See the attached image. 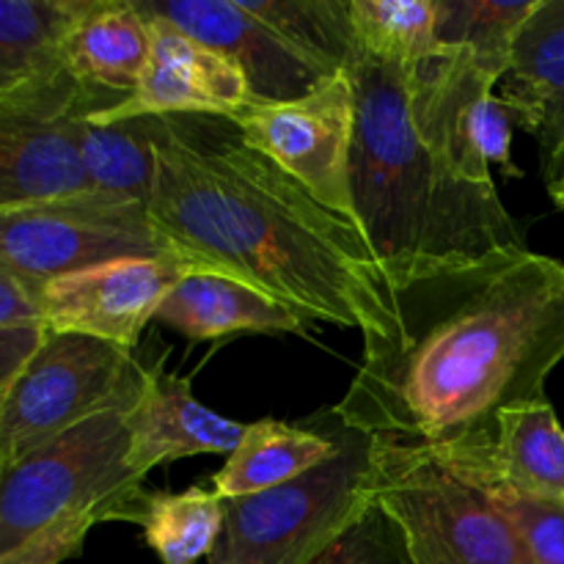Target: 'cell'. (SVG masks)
<instances>
[{"label":"cell","mask_w":564,"mask_h":564,"mask_svg":"<svg viewBox=\"0 0 564 564\" xmlns=\"http://www.w3.org/2000/svg\"><path fill=\"white\" fill-rule=\"evenodd\" d=\"M477 488H482L510 518L534 564H564V501L534 499L501 485H477Z\"/></svg>","instance_id":"484cf974"},{"label":"cell","mask_w":564,"mask_h":564,"mask_svg":"<svg viewBox=\"0 0 564 564\" xmlns=\"http://www.w3.org/2000/svg\"><path fill=\"white\" fill-rule=\"evenodd\" d=\"M75 138L94 193L147 204L154 180L152 116L97 124L83 113Z\"/></svg>","instance_id":"44dd1931"},{"label":"cell","mask_w":564,"mask_h":564,"mask_svg":"<svg viewBox=\"0 0 564 564\" xmlns=\"http://www.w3.org/2000/svg\"><path fill=\"white\" fill-rule=\"evenodd\" d=\"M389 312L334 419L427 455L474 449L507 408L545 400L564 358V264L529 248L444 264L391 284Z\"/></svg>","instance_id":"6da1fadb"},{"label":"cell","mask_w":564,"mask_h":564,"mask_svg":"<svg viewBox=\"0 0 564 564\" xmlns=\"http://www.w3.org/2000/svg\"><path fill=\"white\" fill-rule=\"evenodd\" d=\"M413 66L380 61L356 44L347 61L356 91V224L386 286L444 264L527 248L496 185L463 176L430 132Z\"/></svg>","instance_id":"3957f363"},{"label":"cell","mask_w":564,"mask_h":564,"mask_svg":"<svg viewBox=\"0 0 564 564\" xmlns=\"http://www.w3.org/2000/svg\"><path fill=\"white\" fill-rule=\"evenodd\" d=\"M224 518L226 499L202 485H191L182 494L135 488L102 512V523H135L163 564L209 560L224 532Z\"/></svg>","instance_id":"d6986e66"},{"label":"cell","mask_w":564,"mask_h":564,"mask_svg":"<svg viewBox=\"0 0 564 564\" xmlns=\"http://www.w3.org/2000/svg\"><path fill=\"white\" fill-rule=\"evenodd\" d=\"M427 457L474 485L564 501V430L549 400L507 408L490 444Z\"/></svg>","instance_id":"5bb4252c"},{"label":"cell","mask_w":564,"mask_h":564,"mask_svg":"<svg viewBox=\"0 0 564 564\" xmlns=\"http://www.w3.org/2000/svg\"><path fill=\"white\" fill-rule=\"evenodd\" d=\"M501 99L540 147L543 176L564 158V0H543L512 47Z\"/></svg>","instance_id":"2e32d148"},{"label":"cell","mask_w":564,"mask_h":564,"mask_svg":"<svg viewBox=\"0 0 564 564\" xmlns=\"http://www.w3.org/2000/svg\"><path fill=\"white\" fill-rule=\"evenodd\" d=\"M372 496L400 527L411 564H534L494 499L422 452L375 441Z\"/></svg>","instance_id":"5b68a950"},{"label":"cell","mask_w":564,"mask_h":564,"mask_svg":"<svg viewBox=\"0 0 564 564\" xmlns=\"http://www.w3.org/2000/svg\"><path fill=\"white\" fill-rule=\"evenodd\" d=\"M47 336V325L0 328V402Z\"/></svg>","instance_id":"f546056e"},{"label":"cell","mask_w":564,"mask_h":564,"mask_svg":"<svg viewBox=\"0 0 564 564\" xmlns=\"http://www.w3.org/2000/svg\"><path fill=\"white\" fill-rule=\"evenodd\" d=\"M248 11L273 25L281 36L339 75L352 53L350 0H242Z\"/></svg>","instance_id":"d4e9b609"},{"label":"cell","mask_w":564,"mask_h":564,"mask_svg":"<svg viewBox=\"0 0 564 564\" xmlns=\"http://www.w3.org/2000/svg\"><path fill=\"white\" fill-rule=\"evenodd\" d=\"M149 22V58L138 88L121 105L88 113L97 124L141 116H215L235 119L257 102L248 77L231 58L207 47L174 22L135 0Z\"/></svg>","instance_id":"7c38bea8"},{"label":"cell","mask_w":564,"mask_h":564,"mask_svg":"<svg viewBox=\"0 0 564 564\" xmlns=\"http://www.w3.org/2000/svg\"><path fill=\"white\" fill-rule=\"evenodd\" d=\"M545 187H549V196L554 202V207L564 213V158L556 163L554 171L545 174Z\"/></svg>","instance_id":"4dcf8cb0"},{"label":"cell","mask_w":564,"mask_h":564,"mask_svg":"<svg viewBox=\"0 0 564 564\" xmlns=\"http://www.w3.org/2000/svg\"><path fill=\"white\" fill-rule=\"evenodd\" d=\"M124 416L102 413L0 471V560L55 523L102 512L143 488L127 463Z\"/></svg>","instance_id":"52a82bcc"},{"label":"cell","mask_w":564,"mask_h":564,"mask_svg":"<svg viewBox=\"0 0 564 564\" xmlns=\"http://www.w3.org/2000/svg\"><path fill=\"white\" fill-rule=\"evenodd\" d=\"M149 58V22L135 0H86L61 44V64L99 91L130 97Z\"/></svg>","instance_id":"ac0fdd59"},{"label":"cell","mask_w":564,"mask_h":564,"mask_svg":"<svg viewBox=\"0 0 564 564\" xmlns=\"http://www.w3.org/2000/svg\"><path fill=\"white\" fill-rule=\"evenodd\" d=\"M124 97L83 86L64 64L0 97V209L94 193L75 124Z\"/></svg>","instance_id":"ba28073f"},{"label":"cell","mask_w":564,"mask_h":564,"mask_svg":"<svg viewBox=\"0 0 564 564\" xmlns=\"http://www.w3.org/2000/svg\"><path fill=\"white\" fill-rule=\"evenodd\" d=\"M127 463L138 477L165 463L196 455H226L240 444L246 424L231 422L193 397L191 378L165 369V356L149 361L147 391L124 416Z\"/></svg>","instance_id":"9a60e30c"},{"label":"cell","mask_w":564,"mask_h":564,"mask_svg":"<svg viewBox=\"0 0 564 564\" xmlns=\"http://www.w3.org/2000/svg\"><path fill=\"white\" fill-rule=\"evenodd\" d=\"M97 523L99 518L94 516V512L66 518V521L50 527L47 532L33 538L31 543H25L22 549H17L14 554L3 556L0 564H61L72 560V556L80 554L88 532H91Z\"/></svg>","instance_id":"83f0119b"},{"label":"cell","mask_w":564,"mask_h":564,"mask_svg":"<svg viewBox=\"0 0 564 564\" xmlns=\"http://www.w3.org/2000/svg\"><path fill=\"white\" fill-rule=\"evenodd\" d=\"M0 471H3V460H0Z\"/></svg>","instance_id":"1f68e13d"},{"label":"cell","mask_w":564,"mask_h":564,"mask_svg":"<svg viewBox=\"0 0 564 564\" xmlns=\"http://www.w3.org/2000/svg\"><path fill=\"white\" fill-rule=\"evenodd\" d=\"M154 319L191 341L237 334H306L308 319L264 292L218 273H191L160 303Z\"/></svg>","instance_id":"e0dca14e"},{"label":"cell","mask_w":564,"mask_h":564,"mask_svg":"<svg viewBox=\"0 0 564 564\" xmlns=\"http://www.w3.org/2000/svg\"><path fill=\"white\" fill-rule=\"evenodd\" d=\"M86 0H0V97L61 64Z\"/></svg>","instance_id":"7402d4cb"},{"label":"cell","mask_w":564,"mask_h":564,"mask_svg":"<svg viewBox=\"0 0 564 564\" xmlns=\"http://www.w3.org/2000/svg\"><path fill=\"white\" fill-rule=\"evenodd\" d=\"M207 47L235 61L257 102H290L334 77V72L259 20L242 0H141Z\"/></svg>","instance_id":"4fadbf2b"},{"label":"cell","mask_w":564,"mask_h":564,"mask_svg":"<svg viewBox=\"0 0 564 564\" xmlns=\"http://www.w3.org/2000/svg\"><path fill=\"white\" fill-rule=\"evenodd\" d=\"M158 235L202 273L264 292L301 317L380 336L389 286L358 226L314 202L231 119L152 116Z\"/></svg>","instance_id":"7a4b0ae2"},{"label":"cell","mask_w":564,"mask_h":564,"mask_svg":"<svg viewBox=\"0 0 564 564\" xmlns=\"http://www.w3.org/2000/svg\"><path fill=\"white\" fill-rule=\"evenodd\" d=\"M314 564H411V560L400 527L378 501H372V507Z\"/></svg>","instance_id":"4316f807"},{"label":"cell","mask_w":564,"mask_h":564,"mask_svg":"<svg viewBox=\"0 0 564 564\" xmlns=\"http://www.w3.org/2000/svg\"><path fill=\"white\" fill-rule=\"evenodd\" d=\"M42 290L44 284L0 270V328L44 325Z\"/></svg>","instance_id":"f1b7e54d"},{"label":"cell","mask_w":564,"mask_h":564,"mask_svg":"<svg viewBox=\"0 0 564 564\" xmlns=\"http://www.w3.org/2000/svg\"><path fill=\"white\" fill-rule=\"evenodd\" d=\"M356 47L380 61L413 66L441 53L435 0H350Z\"/></svg>","instance_id":"cb8c5ba5"},{"label":"cell","mask_w":564,"mask_h":564,"mask_svg":"<svg viewBox=\"0 0 564 564\" xmlns=\"http://www.w3.org/2000/svg\"><path fill=\"white\" fill-rule=\"evenodd\" d=\"M147 378L149 364L138 361L135 350L47 328L0 402V460L11 466L102 413L130 416Z\"/></svg>","instance_id":"8992f818"},{"label":"cell","mask_w":564,"mask_h":564,"mask_svg":"<svg viewBox=\"0 0 564 564\" xmlns=\"http://www.w3.org/2000/svg\"><path fill=\"white\" fill-rule=\"evenodd\" d=\"M191 273H202L191 259L163 253L113 259L61 275L42 290L44 325L58 334L91 336L135 350L160 303Z\"/></svg>","instance_id":"8fae6325"},{"label":"cell","mask_w":564,"mask_h":564,"mask_svg":"<svg viewBox=\"0 0 564 564\" xmlns=\"http://www.w3.org/2000/svg\"><path fill=\"white\" fill-rule=\"evenodd\" d=\"M336 452H339V435L262 419L246 424L240 444L213 477V490L226 501L264 494L323 466Z\"/></svg>","instance_id":"ffe728a7"},{"label":"cell","mask_w":564,"mask_h":564,"mask_svg":"<svg viewBox=\"0 0 564 564\" xmlns=\"http://www.w3.org/2000/svg\"><path fill=\"white\" fill-rule=\"evenodd\" d=\"M231 121L248 147L273 160L314 202L358 226L350 176L356 91L347 69L319 83L306 97L253 102Z\"/></svg>","instance_id":"30bf717a"},{"label":"cell","mask_w":564,"mask_h":564,"mask_svg":"<svg viewBox=\"0 0 564 564\" xmlns=\"http://www.w3.org/2000/svg\"><path fill=\"white\" fill-rule=\"evenodd\" d=\"M176 253L152 226L147 204L86 193L0 209V270L47 284L113 259Z\"/></svg>","instance_id":"9c48e42d"},{"label":"cell","mask_w":564,"mask_h":564,"mask_svg":"<svg viewBox=\"0 0 564 564\" xmlns=\"http://www.w3.org/2000/svg\"><path fill=\"white\" fill-rule=\"evenodd\" d=\"M372 438L341 427L339 452L323 466L264 494L226 501L209 564L317 562L372 507Z\"/></svg>","instance_id":"277c9868"},{"label":"cell","mask_w":564,"mask_h":564,"mask_svg":"<svg viewBox=\"0 0 564 564\" xmlns=\"http://www.w3.org/2000/svg\"><path fill=\"white\" fill-rule=\"evenodd\" d=\"M543 0H435L438 28L435 36L444 50H466L494 77L507 75L512 47L529 17Z\"/></svg>","instance_id":"603a6c76"}]
</instances>
